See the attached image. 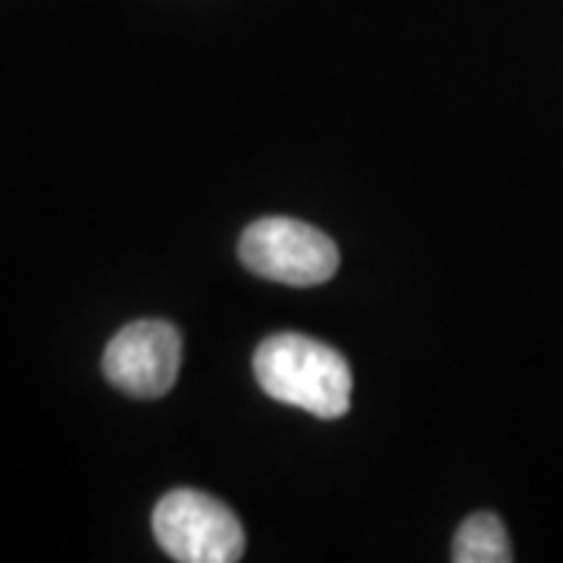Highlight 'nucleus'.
Returning a JSON list of instances; mask_svg holds the SVG:
<instances>
[{"label":"nucleus","instance_id":"3","mask_svg":"<svg viewBox=\"0 0 563 563\" xmlns=\"http://www.w3.org/2000/svg\"><path fill=\"white\" fill-rule=\"evenodd\" d=\"M242 263L263 279L285 285H320L339 269V247L320 229L285 217L247 225L239 244Z\"/></svg>","mask_w":563,"mask_h":563},{"label":"nucleus","instance_id":"4","mask_svg":"<svg viewBox=\"0 0 563 563\" xmlns=\"http://www.w3.org/2000/svg\"><path fill=\"white\" fill-rule=\"evenodd\" d=\"M179 329L163 320L125 325L103 351V376L132 398H163L179 379Z\"/></svg>","mask_w":563,"mask_h":563},{"label":"nucleus","instance_id":"2","mask_svg":"<svg viewBox=\"0 0 563 563\" xmlns=\"http://www.w3.org/2000/svg\"><path fill=\"white\" fill-rule=\"evenodd\" d=\"M154 536L179 563H235L244 554L239 517L217 498L176 488L154 510Z\"/></svg>","mask_w":563,"mask_h":563},{"label":"nucleus","instance_id":"1","mask_svg":"<svg viewBox=\"0 0 563 563\" xmlns=\"http://www.w3.org/2000/svg\"><path fill=\"white\" fill-rule=\"evenodd\" d=\"M254 376L269 398L301 407L320 420H339L351 407V366L335 347L310 335H269L254 351Z\"/></svg>","mask_w":563,"mask_h":563},{"label":"nucleus","instance_id":"5","mask_svg":"<svg viewBox=\"0 0 563 563\" xmlns=\"http://www.w3.org/2000/svg\"><path fill=\"white\" fill-rule=\"evenodd\" d=\"M451 558L457 563H510L514 551L507 529L495 514H473L461 526Z\"/></svg>","mask_w":563,"mask_h":563}]
</instances>
